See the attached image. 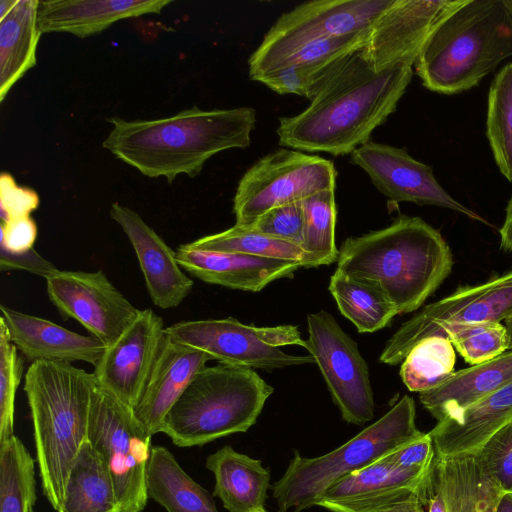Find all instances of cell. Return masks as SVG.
Returning <instances> with one entry per match:
<instances>
[{
  "label": "cell",
  "mask_w": 512,
  "mask_h": 512,
  "mask_svg": "<svg viewBox=\"0 0 512 512\" xmlns=\"http://www.w3.org/2000/svg\"><path fill=\"white\" fill-rule=\"evenodd\" d=\"M413 64L380 71L361 49L349 55L299 114L280 117L279 144L302 152L351 154L396 110L413 76Z\"/></svg>",
  "instance_id": "6da1fadb"
},
{
  "label": "cell",
  "mask_w": 512,
  "mask_h": 512,
  "mask_svg": "<svg viewBox=\"0 0 512 512\" xmlns=\"http://www.w3.org/2000/svg\"><path fill=\"white\" fill-rule=\"evenodd\" d=\"M112 128L103 148L149 178L172 182L197 176L217 153L246 148L256 124L251 107L202 110L198 107L152 120L107 119Z\"/></svg>",
  "instance_id": "7a4b0ae2"
},
{
  "label": "cell",
  "mask_w": 512,
  "mask_h": 512,
  "mask_svg": "<svg viewBox=\"0 0 512 512\" xmlns=\"http://www.w3.org/2000/svg\"><path fill=\"white\" fill-rule=\"evenodd\" d=\"M453 257L441 233L420 217L349 237L336 270L379 287L399 314L417 310L450 275Z\"/></svg>",
  "instance_id": "3957f363"
},
{
  "label": "cell",
  "mask_w": 512,
  "mask_h": 512,
  "mask_svg": "<svg viewBox=\"0 0 512 512\" xmlns=\"http://www.w3.org/2000/svg\"><path fill=\"white\" fill-rule=\"evenodd\" d=\"M97 381L71 363L39 360L25 374L42 492L58 511L72 463L87 439Z\"/></svg>",
  "instance_id": "277c9868"
},
{
  "label": "cell",
  "mask_w": 512,
  "mask_h": 512,
  "mask_svg": "<svg viewBox=\"0 0 512 512\" xmlns=\"http://www.w3.org/2000/svg\"><path fill=\"white\" fill-rule=\"evenodd\" d=\"M512 56V14L504 0H465L432 32L415 63L422 85L454 95L470 90Z\"/></svg>",
  "instance_id": "5b68a950"
},
{
  "label": "cell",
  "mask_w": 512,
  "mask_h": 512,
  "mask_svg": "<svg viewBox=\"0 0 512 512\" xmlns=\"http://www.w3.org/2000/svg\"><path fill=\"white\" fill-rule=\"evenodd\" d=\"M273 391L254 369L205 366L167 413L161 432L182 448L246 432Z\"/></svg>",
  "instance_id": "8992f818"
},
{
  "label": "cell",
  "mask_w": 512,
  "mask_h": 512,
  "mask_svg": "<svg viewBox=\"0 0 512 512\" xmlns=\"http://www.w3.org/2000/svg\"><path fill=\"white\" fill-rule=\"evenodd\" d=\"M414 400L403 396L387 413L331 452L313 458L295 453L272 495L280 512L316 506L335 482L361 470L421 436Z\"/></svg>",
  "instance_id": "52a82bcc"
},
{
  "label": "cell",
  "mask_w": 512,
  "mask_h": 512,
  "mask_svg": "<svg viewBox=\"0 0 512 512\" xmlns=\"http://www.w3.org/2000/svg\"><path fill=\"white\" fill-rule=\"evenodd\" d=\"M394 0H317L283 13L248 60L249 76L277 69L302 47L327 38L368 33Z\"/></svg>",
  "instance_id": "ba28073f"
},
{
  "label": "cell",
  "mask_w": 512,
  "mask_h": 512,
  "mask_svg": "<svg viewBox=\"0 0 512 512\" xmlns=\"http://www.w3.org/2000/svg\"><path fill=\"white\" fill-rule=\"evenodd\" d=\"M87 439L109 469L120 512H142L149 499L146 471L152 435L131 408L99 386L92 400Z\"/></svg>",
  "instance_id": "9c48e42d"
},
{
  "label": "cell",
  "mask_w": 512,
  "mask_h": 512,
  "mask_svg": "<svg viewBox=\"0 0 512 512\" xmlns=\"http://www.w3.org/2000/svg\"><path fill=\"white\" fill-rule=\"evenodd\" d=\"M165 331L174 341L203 351L223 364L273 370L315 363L311 355H290L281 349L289 345L305 347L298 327L293 325L256 327L228 317L181 321Z\"/></svg>",
  "instance_id": "30bf717a"
},
{
  "label": "cell",
  "mask_w": 512,
  "mask_h": 512,
  "mask_svg": "<svg viewBox=\"0 0 512 512\" xmlns=\"http://www.w3.org/2000/svg\"><path fill=\"white\" fill-rule=\"evenodd\" d=\"M333 162L294 149H277L257 160L240 179L233 199L236 225L250 227L278 206L334 190Z\"/></svg>",
  "instance_id": "8fae6325"
},
{
  "label": "cell",
  "mask_w": 512,
  "mask_h": 512,
  "mask_svg": "<svg viewBox=\"0 0 512 512\" xmlns=\"http://www.w3.org/2000/svg\"><path fill=\"white\" fill-rule=\"evenodd\" d=\"M512 312V269L488 281L462 286L426 305L387 341L380 362L396 365L421 340L452 324L502 322Z\"/></svg>",
  "instance_id": "7c38bea8"
},
{
  "label": "cell",
  "mask_w": 512,
  "mask_h": 512,
  "mask_svg": "<svg viewBox=\"0 0 512 512\" xmlns=\"http://www.w3.org/2000/svg\"><path fill=\"white\" fill-rule=\"evenodd\" d=\"M305 349L315 360L342 418L362 426L374 417L369 368L355 341L327 311L307 316Z\"/></svg>",
  "instance_id": "4fadbf2b"
},
{
  "label": "cell",
  "mask_w": 512,
  "mask_h": 512,
  "mask_svg": "<svg viewBox=\"0 0 512 512\" xmlns=\"http://www.w3.org/2000/svg\"><path fill=\"white\" fill-rule=\"evenodd\" d=\"M46 289L64 319H75L106 345L121 335L139 311L102 270H59L46 279Z\"/></svg>",
  "instance_id": "5bb4252c"
},
{
  "label": "cell",
  "mask_w": 512,
  "mask_h": 512,
  "mask_svg": "<svg viewBox=\"0 0 512 512\" xmlns=\"http://www.w3.org/2000/svg\"><path fill=\"white\" fill-rule=\"evenodd\" d=\"M163 319L153 310L139 309L121 335L106 346L94 365L99 387L132 410L148 383L166 332Z\"/></svg>",
  "instance_id": "9a60e30c"
},
{
  "label": "cell",
  "mask_w": 512,
  "mask_h": 512,
  "mask_svg": "<svg viewBox=\"0 0 512 512\" xmlns=\"http://www.w3.org/2000/svg\"><path fill=\"white\" fill-rule=\"evenodd\" d=\"M350 162L364 170L389 200L454 210L488 224L440 185L430 165L414 159L405 148L369 141L350 154Z\"/></svg>",
  "instance_id": "2e32d148"
},
{
  "label": "cell",
  "mask_w": 512,
  "mask_h": 512,
  "mask_svg": "<svg viewBox=\"0 0 512 512\" xmlns=\"http://www.w3.org/2000/svg\"><path fill=\"white\" fill-rule=\"evenodd\" d=\"M465 0H394L371 27L361 53L376 71L415 63L432 32Z\"/></svg>",
  "instance_id": "e0dca14e"
},
{
  "label": "cell",
  "mask_w": 512,
  "mask_h": 512,
  "mask_svg": "<svg viewBox=\"0 0 512 512\" xmlns=\"http://www.w3.org/2000/svg\"><path fill=\"white\" fill-rule=\"evenodd\" d=\"M430 468H402L386 455L332 484L316 506L331 512H383L419 494Z\"/></svg>",
  "instance_id": "ac0fdd59"
},
{
  "label": "cell",
  "mask_w": 512,
  "mask_h": 512,
  "mask_svg": "<svg viewBox=\"0 0 512 512\" xmlns=\"http://www.w3.org/2000/svg\"><path fill=\"white\" fill-rule=\"evenodd\" d=\"M110 216L136 253L152 302L161 309L178 307L191 292L193 280L184 273L176 252L131 208L113 203Z\"/></svg>",
  "instance_id": "d6986e66"
},
{
  "label": "cell",
  "mask_w": 512,
  "mask_h": 512,
  "mask_svg": "<svg viewBox=\"0 0 512 512\" xmlns=\"http://www.w3.org/2000/svg\"><path fill=\"white\" fill-rule=\"evenodd\" d=\"M10 340L31 363L39 360L95 365L106 349L98 338L68 330L49 320L0 305Z\"/></svg>",
  "instance_id": "ffe728a7"
},
{
  "label": "cell",
  "mask_w": 512,
  "mask_h": 512,
  "mask_svg": "<svg viewBox=\"0 0 512 512\" xmlns=\"http://www.w3.org/2000/svg\"><path fill=\"white\" fill-rule=\"evenodd\" d=\"M176 259L183 270L203 282L250 292H258L275 280L293 277L303 267L295 261L195 250L185 244L178 247Z\"/></svg>",
  "instance_id": "44dd1931"
},
{
  "label": "cell",
  "mask_w": 512,
  "mask_h": 512,
  "mask_svg": "<svg viewBox=\"0 0 512 512\" xmlns=\"http://www.w3.org/2000/svg\"><path fill=\"white\" fill-rule=\"evenodd\" d=\"M368 33L310 43L288 57L275 71L256 81L280 95L294 94L311 101L341 63L363 48Z\"/></svg>",
  "instance_id": "7402d4cb"
},
{
  "label": "cell",
  "mask_w": 512,
  "mask_h": 512,
  "mask_svg": "<svg viewBox=\"0 0 512 512\" xmlns=\"http://www.w3.org/2000/svg\"><path fill=\"white\" fill-rule=\"evenodd\" d=\"M209 360L205 352L182 345L166 334L143 395L133 409L136 419L152 436L161 432L167 413Z\"/></svg>",
  "instance_id": "603a6c76"
},
{
  "label": "cell",
  "mask_w": 512,
  "mask_h": 512,
  "mask_svg": "<svg viewBox=\"0 0 512 512\" xmlns=\"http://www.w3.org/2000/svg\"><path fill=\"white\" fill-rule=\"evenodd\" d=\"M170 3L171 0H38L37 22L41 33L85 38L119 20L159 14Z\"/></svg>",
  "instance_id": "cb8c5ba5"
},
{
  "label": "cell",
  "mask_w": 512,
  "mask_h": 512,
  "mask_svg": "<svg viewBox=\"0 0 512 512\" xmlns=\"http://www.w3.org/2000/svg\"><path fill=\"white\" fill-rule=\"evenodd\" d=\"M512 421V383L438 421L429 432L437 455L477 453L501 428Z\"/></svg>",
  "instance_id": "d4e9b609"
},
{
  "label": "cell",
  "mask_w": 512,
  "mask_h": 512,
  "mask_svg": "<svg viewBox=\"0 0 512 512\" xmlns=\"http://www.w3.org/2000/svg\"><path fill=\"white\" fill-rule=\"evenodd\" d=\"M511 383L512 351L454 372L440 386L419 393V399L438 422Z\"/></svg>",
  "instance_id": "484cf974"
},
{
  "label": "cell",
  "mask_w": 512,
  "mask_h": 512,
  "mask_svg": "<svg viewBox=\"0 0 512 512\" xmlns=\"http://www.w3.org/2000/svg\"><path fill=\"white\" fill-rule=\"evenodd\" d=\"M206 468L215 477L213 496L229 512L264 509L270 487V472L260 460L223 446L206 458Z\"/></svg>",
  "instance_id": "4316f807"
},
{
  "label": "cell",
  "mask_w": 512,
  "mask_h": 512,
  "mask_svg": "<svg viewBox=\"0 0 512 512\" xmlns=\"http://www.w3.org/2000/svg\"><path fill=\"white\" fill-rule=\"evenodd\" d=\"M434 468L448 512H495L502 490L483 468L477 453L437 455Z\"/></svg>",
  "instance_id": "83f0119b"
},
{
  "label": "cell",
  "mask_w": 512,
  "mask_h": 512,
  "mask_svg": "<svg viewBox=\"0 0 512 512\" xmlns=\"http://www.w3.org/2000/svg\"><path fill=\"white\" fill-rule=\"evenodd\" d=\"M146 489L148 498L167 512H219L213 495L191 478L164 446L151 448Z\"/></svg>",
  "instance_id": "f1b7e54d"
},
{
  "label": "cell",
  "mask_w": 512,
  "mask_h": 512,
  "mask_svg": "<svg viewBox=\"0 0 512 512\" xmlns=\"http://www.w3.org/2000/svg\"><path fill=\"white\" fill-rule=\"evenodd\" d=\"M57 512H120L109 469L88 439L69 470Z\"/></svg>",
  "instance_id": "f546056e"
},
{
  "label": "cell",
  "mask_w": 512,
  "mask_h": 512,
  "mask_svg": "<svg viewBox=\"0 0 512 512\" xmlns=\"http://www.w3.org/2000/svg\"><path fill=\"white\" fill-rule=\"evenodd\" d=\"M38 0H19L0 20V101L36 64L41 36L37 22Z\"/></svg>",
  "instance_id": "4dcf8cb0"
},
{
  "label": "cell",
  "mask_w": 512,
  "mask_h": 512,
  "mask_svg": "<svg viewBox=\"0 0 512 512\" xmlns=\"http://www.w3.org/2000/svg\"><path fill=\"white\" fill-rule=\"evenodd\" d=\"M328 288L339 311L360 333L382 329L399 314L379 287L362 279L335 270Z\"/></svg>",
  "instance_id": "1f68e13d"
},
{
  "label": "cell",
  "mask_w": 512,
  "mask_h": 512,
  "mask_svg": "<svg viewBox=\"0 0 512 512\" xmlns=\"http://www.w3.org/2000/svg\"><path fill=\"white\" fill-rule=\"evenodd\" d=\"M186 247L211 252L242 253L247 255L295 261L303 267L319 266L317 260L300 245L276 239L252 228L234 225L219 233L210 234L186 243Z\"/></svg>",
  "instance_id": "d6a6232c"
},
{
  "label": "cell",
  "mask_w": 512,
  "mask_h": 512,
  "mask_svg": "<svg viewBox=\"0 0 512 512\" xmlns=\"http://www.w3.org/2000/svg\"><path fill=\"white\" fill-rule=\"evenodd\" d=\"M36 498L34 460L13 435L0 443V512H28Z\"/></svg>",
  "instance_id": "836d02e7"
},
{
  "label": "cell",
  "mask_w": 512,
  "mask_h": 512,
  "mask_svg": "<svg viewBox=\"0 0 512 512\" xmlns=\"http://www.w3.org/2000/svg\"><path fill=\"white\" fill-rule=\"evenodd\" d=\"M455 350L444 336L427 337L408 352L400 368V376L413 392L432 390L454 374Z\"/></svg>",
  "instance_id": "e575fe53"
},
{
  "label": "cell",
  "mask_w": 512,
  "mask_h": 512,
  "mask_svg": "<svg viewBox=\"0 0 512 512\" xmlns=\"http://www.w3.org/2000/svg\"><path fill=\"white\" fill-rule=\"evenodd\" d=\"M487 103L486 136L501 174L512 182V63L495 75Z\"/></svg>",
  "instance_id": "d590c367"
},
{
  "label": "cell",
  "mask_w": 512,
  "mask_h": 512,
  "mask_svg": "<svg viewBox=\"0 0 512 512\" xmlns=\"http://www.w3.org/2000/svg\"><path fill=\"white\" fill-rule=\"evenodd\" d=\"M304 233L301 247L313 256L319 266L338 260L335 244L336 203L334 190L312 195L302 201Z\"/></svg>",
  "instance_id": "8d00e7d4"
},
{
  "label": "cell",
  "mask_w": 512,
  "mask_h": 512,
  "mask_svg": "<svg viewBox=\"0 0 512 512\" xmlns=\"http://www.w3.org/2000/svg\"><path fill=\"white\" fill-rule=\"evenodd\" d=\"M438 336L446 337L471 366L494 359L508 350L507 332L501 322L452 324Z\"/></svg>",
  "instance_id": "74e56055"
},
{
  "label": "cell",
  "mask_w": 512,
  "mask_h": 512,
  "mask_svg": "<svg viewBox=\"0 0 512 512\" xmlns=\"http://www.w3.org/2000/svg\"><path fill=\"white\" fill-rule=\"evenodd\" d=\"M23 365V357L11 342L0 317V443L14 435L15 398Z\"/></svg>",
  "instance_id": "f35d334b"
},
{
  "label": "cell",
  "mask_w": 512,
  "mask_h": 512,
  "mask_svg": "<svg viewBox=\"0 0 512 512\" xmlns=\"http://www.w3.org/2000/svg\"><path fill=\"white\" fill-rule=\"evenodd\" d=\"M478 458L503 493H512V421L477 452Z\"/></svg>",
  "instance_id": "ab89813d"
},
{
  "label": "cell",
  "mask_w": 512,
  "mask_h": 512,
  "mask_svg": "<svg viewBox=\"0 0 512 512\" xmlns=\"http://www.w3.org/2000/svg\"><path fill=\"white\" fill-rule=\"evenodd\" d=\"M264 235L301 246L304 233V211L301 202L268 210L249 227Z\"/></svg>",
  "instance_id": "60d3db41"
},
{
  "label": "cell",
  "mask_w": 512,
  "mask_h": 512,
  "mask_svg": "<svg viewBox=\"0 0 512 512\" xmlns=\"http://www.w3.org/2000/svg\"><path fill=\"white\" fill-rule=\"evenodd\" d=\"M38 194L27 187L19 186L9 173L0 175L1 223L29 217L39 206Z\"/></svg>",
  "instance_id": "b9f144b4"
},
{
  "label": "cell",
  "mask_w": 512,
  "mask_h": 512,
  "mask_svg": "<svg viewBox=\"0 0 512 512\" xmlns=\"http://www.w3.org/2000/svg\"><path fill=\"white\" fill-rule=\"evenodd\" d=\"M435 456L436 451L429 432L387 454L392 463L406 469H429Z\"/></svg>",
  "instance_id": "7bdbcfd3"
},
{
  "label": "cell",
  "mask_w": 512,
  "mask_h": 512,
  "mask_svg": "<svg viewBox=\"0 0 512 512\" xmlns=\"http://www.w3.org/2000/svg\"><path fill=\"white\" fill-rule=\"evenodd\" d=\"M0 270H24L45 279L58 272L57 267L38 254L34 248L13 253L0 247Z\"/></svg>",
  "instance_id": "ee69618b"
},
{
  "label": "cell",
  "mask_w": 512,
  "mask_h": 512,
  "mask_svg": "<svg viewBox=\"0 0 512 512\" xmlns=\"http://www.w3.org/2000/svg\"><path fill=\"white\" fill-rule=\"evenodd\" d=\"M37 236V226L31 216L1 223L0 247L13 252H23L33 248Z\"/></svg>",
  "instance_id": "f6af8a7d"
},
{
  "label": "cell",
  "mask_w": 512,
  "mask_h": 512,
  "mask_svg": "<svg viewBox=\"0 0 512 512\" xmlns=\"http://www.w3.org/2000/svg\"><path fill=\"white\" fill-rule=\"evenodd\" d=\"M500 247L504 251L512 252V195L505 209V219L500 228Z\"/></svg>",
  "instance_id": "bcb514c9"
},
{
  "label": "cell",
  "mask_w": 512,
  "mask_h": 512,
  "mask_svg": "<svg viewBox=\"0 0 512 512\" xmlns=\"http://www.w3.org/2000/svg\"><path fill=\"white\" fill-rule=\"evenodd\" d=\"M383 512H427L419 494H413L409 498L391 506Z\"/></svg>",
  "instance_id": "7dc6e473"
},
{
  "label": "cell",
  "mask_w": 512,
  "mask_h": 512,
  "mask_svg": "<svg viewBox=\"0 0 512 512\" xmlns=\"http://www.w3.org/2000/svg\"><path fill=\"white\" fill-rule=\"evenodd\" d=\"M495 512H512V493H502Z\"/></svg>",
  "instance_id": "c3c4849f"
},
{
  "label": "cell",
  "mask_w": 512,
  "mask_h": 512,
  "mask_svg": "<svg viewBox=\"0 0 512 512\" xmlns=\"http://www.w3.org/2000/svg\"><path fill=\"white\" fill-rule=\"evenodd\" d=\"M19 0H1L0 1V20L8 15L16 6Z\"/></svg>",
  "instance_id": "681fc988"
},
{
  "label": "cell",
  "mask_w": 512,
  "mask_h": 512,
  "mask_svg": "<svg viewBox=\"0 0 512 512\" xmlns=\"http://www.w3.org/2000/svg\"><path fill=\"white\" fill-rule=\"evenodd\" d=\"M507 338H508V350L512 351V312L509 316L504 320Z\"/></svg>",
  "instance_id": "f907efd6"
},
{
  "label": "cell",
  "mask_w": 512,
  "mask_h": 512,
  "mask_svg": "<svg viewBox=\"0 0 512 512\" xmlns=\"http://www.w3.org/2000/svg\"><path fill=\"white\" fill-rule=\"evenodd\" d=\"M505 4L507 5L508 9L510 10L512 14V0H504Z\"/></svg>",
  "instance_id": "816d5d0a"
},
{
  "label": "cell",
  "mask_w": 512,
  "mask_h": 512,
  "mask_svg": "<svg viewBox=\"0 0 512 512\" xmlns=\"http://www.w3.org/2000/svg\"><path fill=\"white\" fill-rule=\"evenodd\" d=\"M256 512H266V510L265 509H261V510H258Z\"/></svg>",
  "instance_id": "f5cc1de1"
},
{
  "label": "cell",
  "mask_w": 512,
  "mask_h": 512,
  "mask_svg": "<svg viewBox=\"0 0 512 512\" xmlns=\"http://www.w3.org/2000/svg\"><path fill=\"white\" fill-rule=\"evenodd\" d=\"M28 512H34L33 508H30Z\"/></svg>",
  "instance_id": "db71d44e"
}]
</instances>
